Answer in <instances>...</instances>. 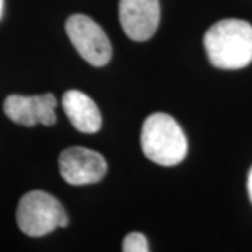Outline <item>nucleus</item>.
Segmentation results:
<instances>
[{"label": "nucleus", "instance_id": "1", "mask_svg": "<svg viewBox=\"0 0 252 252\" xmlns=\"http://www.w3.org/2000/svg\"><path fill=\"white\" fill-rule=\"evenodd\" d=\"M203 44L209 62L219 69H243L252 62V26L244 20L217 21L206 31Z\"/></svg>", "mask_w": 252, "mask_h": 252}, {"label": "nucleus", "instance_id": "2", "mask_svg": "<svg viewBox=\"0 0 252 252\" xmlns=\"http://www.w3.org/2000/svg\"><path fill=\"white\" fill-rule=\"evenodd\" d=\"M140 144L144 156L162 167L178 165L188 153V140L182 127L164 112H154L146 118Z\"/></svg>", "mask_w": 252, "mask_h": 252}, {"label": "nucleus", "instance_id": "3", "mask_svg": "<svg viewBox=\"0 0 252 252\" xmlns=\"http://www.w3.org/2000/svg\"><path fill=\"white\" fill-rule=\"evenodd\" d=\"M16 219L20 230L30 237H44L69 225L62 203L44 190H31L20 199Z\"/></svg>", "mask_w": 252, "mask_h": 252}, {"label": "nucleus", "instance_id": "4", "mask_svg": "<svg viewBox=\"0 0 252 252\" xmlns=\"http://www.w3.org/2000/svg\"><path fill=\"white\" fill-rule=\"evenodd\" d=\"M66 32L76 51L89 64L101 67L111 61L112 46L108 36L93 18L73 14L66 21Z\"/></svg>", "mask_w": 252, "mask_h": 252}, {"label": "nucleus", "instance_id": "5", "mask_svg": "<svg viewBox=\"0 0 252 252\" xmlns=\"http://www.w3.org/2000/svg\"><path fill=\"white\" fill-rule=\"evenodd\" d=\"M108 171L104 156L81 146L64 149L59 156V172L70 185H90L99 182Z\"/></svg>", "mask_w": 252, "mask_h": 252}, {"label": "nucleus", "instance_id": "6", "mask_svg": "<svg viewBox=\"0 0 252 252\" xmlns=\"http://www.w3.org/2000/svg\"><path fill=\"white\" fill-rule=\"evenodd\" d=\"M160 0H119V21L127 38L143 42L160 24Z\"/></svg>", "mask_w": 252, "mask_h": 252}, {"label": "nucleus", "instance_id": "7", "mask_svg": "<svg viewBox=\"0 0 252 252\" xmlns=\"http://www.w3.org/2000/svg\"><path fill=\"white\" fill-rule=\"evenodd\" d=\"M62 107L72 125L81 132L93 135L102 125V117L97 104L79 90H67L62 97Z\"/></svg>", "mask_w": 252, "mask_h": 252}, {"label": "nucleus", "instance_id": "8", "mask_svg": "<svg viewBox=\"0 0 252 252\" xmlns=\"http://www.w3.org/2000/svg\"><path fill=\"white\" fill-rule=\"evenodd\" d=\"M4 114L10 121L23 126L39 124V97L38 95H9L4 101Z\"/></svg>", "mask_w": 252, "mask_h": 252}, {"label": "nucleus", "instance_id": "9", "mask_svg": "<svg viewBox=\"0 0 252 252\" xmlns=\"http://www.w3.org/2000/svg\"><path fill=\"white\" fill-rule=\"evenodd\" d=\"M38 97H39V124L44 126H52L56 122L55 108H56L58 101L51 93L38 95Z\"/></svg>", "mask_w": 252, "mask_h": 252}, {"label": "nucleus", "instance_id": "10", "mask_svg": "<svg viewBox=\"0 0 252 252\" xmlns=\"http://www.w3.org/2000/svg\"><path fill=\"white\" fill-rule=\"evenodd\" d=\"M124 252H147L150 251L147 238L142 233H130L124 238L122 243Z\"/></svg>", "mask_w": 252, "mask_h": 252}, {"label": "nucleus", "instance_id": "11", "mask_svg": "<svg viewBox=\"0 0 252 252\" xmlns=\"http://www.w3.org/2000/svg\"><path fill=\"white\" fill-rule=\"evenodd\" d=\"M247 188H248V195H250V199H251V202H252V168L250 170V174H248Z\"/></svg>", "mask_w": 252, "mask_h": 252}, {"label": "nucleus", "instance_id": "12", "mask_svg": "<svg viewBox=\"0 0 252 252\" xmlns=\"http://www.w3.org/2000/svg\"><path fill=\"white\" fill-rule=\"evenodd\" d=\"M3 13H4V0H0V20L3 17Z\"/></svg>", "mask_w": 252, "mask_h": 252}]
</instances>
